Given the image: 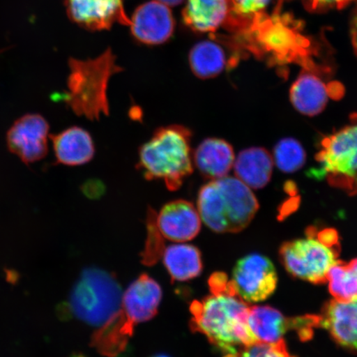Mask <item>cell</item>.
Here are the masks:
<instances>
[{
    "label": "cell",
    "mask_w": 357,
    "mask_h": 357,
    "mask_svg": "<svg viewBox=\"0 0 357 357\" xmlns=\"http://www.w3.org/2000/svg\"><path fill=\"white\" fill-rule=\"evenodd\" d=\"M208 287V296L191 303V328L204 335L222 357H239L257 342L248 324L251 307L222 272L211 275Z\"/></svg>",
    "instance_id": "obj_1"
},
{
    "label": "cell",
    "mask_w": 357,
    "mask_h": 357,
    "mask_svg": "<svg viewBox=\"0 0 357 357\" xmlns=\"http://www.w3.org/2000/svg\"><path fill=\"white\" fill-rule=\"evenodd\" d=\"M192 131L183 125L160 127L138 153L137 169L147 181H162L169 191L181 189L194 172Z\"/></svg>",
    "instance_id": "obj_2"
},
{
    "label": "cell",
    "mask_w": 357,
    "mask_h": 357,
    "mask_svg": "<svg viewBox=\"0 0 357 357\" xmlns=\"http://www.w3.org/2000/svg\"><path fill=\"white\" fill-rule=\"evenodd\" d=\"M162 298L160 284L149 275H142L123 293L117 312L93 334L92 347L107 357L121 354L136 326L158 314Z\"/></svg>",
    "instance_id": "obj_3"
},
{
    "label": "cell",
    "mask_w": 357,
    "mask_h": 357,
    "mask_svg": "<svg viewBox=\"0 0 357 357\" xmlns=\"http://www.w3.org/2000/svg\"><path fill=\"white\" fill-rule=\"evenodd\" d=\"M198 211L205 225L218 234L239 233L255 217L259 204L251 188L236 177L225 176L201 187Z\"/></svg>",
    "instance_id": "obj_4"
},
{
    "label": "cell",
    "mask_w": 357,
    "mask_h": 357,
    "mask_svg": "<svg viewBox=\"0 0 357 357\" xmlns=\"http://www.w3.org/2000/svg\"><path fill=\"white\" fill-rule=\"evenodd\" d=\"M70 75L63 100L73 113L91 121L109 114L108 88L113 75L123 69L107 49L93 59L69 61Z\"/></svg>",
    "instance_id": "obj_5"
},
{
    "label": "cell",
    "mask_w": 357,
    "mask_h": 357,
    "mask_svg": "<svg viewBox=\"0 0 357 357\" xmlns=\"http://www.w3.org/2000/svg\"><path fill=\"white\" fill-rule=\"evenodd\" d=\"M340 245L336 231L310 227L306 238L289 241L280 248L285 269L294 278L314 284L328 282L330 269L339 261Z\"/></svg>",
    "instance_id": "obj_6"
},
{
    "label": "cell",
    "mask_w": 357,
    "mask_h": 357,
    "mask_svg": "<svg viewBox=\"0 0 357 357\" xmlns=\"http://www.w3.org/2000/svg\"><path fill=\"white\" fill-rule=\"evenodd\" d=\"M123 293L113 274L92 267L84 270L71 291V314L82 322L100 328L121 305Z\"/></svg>",
    "instance_id": "obj_7"
},
{
    "label": "cell",
    "mask_w": 357,
    "mask_h": 357,
    "mask_svg": "<svg viewBox=\"0 0 357 357\" xmlns=\"http://www.w3.org/2000/svg\"><path fill=\"white\" fill-rule=\"evenodd\" d=\"M317 177H327L329 184L354 195L357 192V114L350 123L324 138L316 155Z\"/></svg>",
    "instance_id": "obj_8"
},
{
    "label": "cell",
    "mask_w": 357,
    "mask_h": 357,
    "mask_svg": "<svg viewBox=\"0 0 357 357\" xmlns=\"http://www.w3.org/2000/svg\"><path fill=\"white\" fill-rule=\"evenodd\" d=\"M231 281L245 302L259 303L266 301L275 292L278 276L269 258L252 253L236 263Z\"/></svg>",
    "instance_id": "obj_9"
},
{
    "label": "cell",
    "mask_w": 357,
    "mask_h": 357,
    "mask_svg": "<svg viewBox=\"0 0 357 357\" xmlns=\"http://www.w3.org/2000/svg\"><path fill=\"white\" fill-rule=\"evenodd\" d=\"M248 324L257 342H278L291 330L296 331L303 341H307L311 338L314 329L319 327V317L287 318L274 307L253 306L250 307Z\"/></svg>",
    "instance_id": "obj_10"
},
{
    "label": "cell",
    "mask_w": 357,
    "mask_h": 357,
    "mask_svg": "<svg viewBox=\"0 0 357 357\" xmlns=\"http://www.w3.org/2000/svg\"><path fill=\"white\" fill-rule=\"evenodd\" d=\"M49 131L50 126L41 114L22 116L8 129V149L26 165L37 162L48 153Z\"/></svg>",
    "instance_id": "obj_11"
},
{
    "label": "cell",
    "mask_w": 357,
    "mask_h": 357,
    "mask_svg": "<svg viewBox=\"0 0 357 357\" xmlns=\"http://www.w3.org/2000/svg\"><path fill=\"white\" fill-rule=\"evenodd\" d=\"M130 20L129 26L134 38L149 46L167 43L176 28L171 8L155 0L138 6Z\"/></svg>",
    "instance_id": "obj_12"
},
{
    "label": "cell",
    "mask_w": 357,
    "mask_h": 357,
    "mask_svg": "<svg viewBox=\"0 0 357 357\" xmlns=\"http://www.w3.org/2000/svg\"><path fill=\"white\" fill-rule=\"evenodd\" d=\"M70 20L92 31L108 30L115 24L130 26L122 0H66Z\"/></svg>",
    "instance_id": "obj_13"
},
{
    "label": "cell",
    "mask_w": 357,
    "mask_h": 357,
    "mask_svg": "<svg viewBox=\"0 0 357 357\" xmlns=\"http://www.w3.org/2000/svg\"><path fill=\"white\" fill-rule=\"evenodd\" d=\"M201 221L198 209L185 199L172 201L156 213V225L160 234L176 243L194 239L200 231Z\"/></svg>",
    "instance_id": "obj_14"
},
{
    "label": "cell",
    "mask_w": 357,
    "mask_h": 357,
    "mask_svg": "<svg viewBox=\"0 0 357 357\" xmlns=\"http://www.w3.org/2000/svg\"><path fill=\"white\" fill-rule=\"evenodd\" d=\"M319 327L327 330L339 346L357 354V298L326 303L319 315Z\"/></svg>",
    "instance_id": "obj_15"
},
{
    "label": "cell",
    "mask_w": 357,
    "mask_h": 357,
    "mask_svg": "<svg viewBox=\"0 0 357 357\" xmlns=\"http://www.w3.org/2000/svg\"><path fill=\"white\" fill-rule=\"evenodd\" d=\"M230 15L229 0H187L182 11L184 24L197 33H215Z\"/></svg>",
    "instance_id": "obj_16"
},
{
    "label": "cell",
    "mask_w": 357,
    "mask_h": 357,
    "mask_svg": "<svg viewBox=\"0 0 357 357\" xmlns=\"http://www.w3.org/2000/svg\"><path fill=\"white\" fill-rule=\"evenodd\" d=\"M50 137L58 164L68 167L83 166L95 158V142L86 129L73 126Z\"/></svg>",
    "instance_id": "obj_17"
},
{
    "label": "cell",
    "mask_w": 357,
    "mask_h": 357,
    "mask_svg": "<svg viewBox=\"0 0 357 357\" xmlns=\"http://www.w3.org/2000/svg\"><path fill=\"white\" fill-rule=\"evenodd\" d=\"M194 166L204 178L217 180L227 176L234 167L233 146L221 138H206L193 153Z\"/></svg>",
    "instance_id": "obj_18"
},
{
    "label": "cell",
    "mask_w": 357,
    "mask_h": 357,
    "mask_svg": "<svg viewBox=\"0 0 357 357\" xmlns=\"http://www.w3.org/2000/svg\"><path fill=\"white\" fill-rule=\"evenodd\" d=\"M236 62L235 57L227 54L225 45L213 38L196 43L189 53L192 73L200 79L216 77Z\"/></svg>",
    "instance_id": "obj_19"
},
{
    "label": "cell",
    "mask_w": 357,
    "mask_h": 357,
    "mask_svg": "<svg viewBox=\"0 0 357 357\" xmlns=\"http://www.w3.org/2000/svg\"><path fill=\"white\" fill-rule=\"evenodd\" d=\"M290 101L294 109L307 116L318 115L333 96L331 88L314 73L305 71L290 88Z\"/></svg>",
    "instance_id": "obj_20"
},
{
    "label": "cell",
    "mask_w": 357,
    "mask_h": 357,
    "mask_svg": "<svg viewBox=\"0 0 357 357\" xmlns=\"http://www.w3.org/2000/svg\"><path fill=\"white\" fill-rule=\"evenodd\" d=\"M272 155L262 147H251L239 153L234 164L235 176L251 189H261L270 182L273 172Z\"/></svg>",
    "instance_id": "obj_21"
},
{
    "label": "cell",
    "mask_w": 357,
    "mask_h": 357,
    "mask_svg": "<svg viewBox=\"0 0 357 357\" xmlns=\"http://www.w3.org/2000/svg\"><path fill=\"white\" fill-rule=\"evenodd\" d=\"M163 261L174 280L188 281L202 272L203 263L197 248L184 243L169 245L165 249Z\"/></svg>",
    "instance_id": "obj_22"
},
{
    "label": "cell",
    "mask_w": 357,
    "mask_h": 357,
    "mask_svg": "<svg viewBox=\"0 0 357 357\" xmlns=\"http://www.w3.org/2000/svg\"><path fill=\"white\" fill-rule=\"evenodd\" d=\"M329 291L333 300L347 303L357 298V258L349 262L338 261L328 275Z\"/></svg>",
    "instance_id": "obj_23"
},
{
    "label": "cell",
    "mask_w": 357,
    "mask_h": 357,
    "mask_svg": "<svg viewBox=\"0 0 357 357\" xmlns=\"http://www.w3.org/2000/svg\"><path fill=\"white\" fill-rule=\"evenodd\" d=\"M272 158L276 167L284 173L296 172L306 162L305 149L300 142L294 138H284L279 141Z\"/></svg>",
    "instance_id": "obj_24"
},
{
    "label": "cell",
    "mask_w": 357,
    "mask_h": 357,
    "mask_svg": "<svg viewBox=\"0 0 357 357\" xmlns=\"http://www.w3.org/2000/svg\"><path fill=\"white\" fill-rule=\"evenodd\" d=\"M231 15L225 29L233 31L265 13L271 0H229Z\"/></svg>",
    "instance_id": "obj_25"
},
{
    "label": "cell",
    "mask_w": 357,
    "mask_h": 357,
    "mask_svg": "<svg viewBox=\"0 0 357 357\" xmlns=\"http://www.w3.org/2000/svg\"><path fill=\"white\" fill-rule=\"evenodd\" d=\"M146 227L149 236L144 254V262L146 266H151L155 264L164 252L162 235L156 225V213L153 209L149 208L147 212Z\"/></svg>",
    "instance_id": "obj_26"
},
{
    "label": "cell",
    "mask_w": 357,
    "mask_h": 357,
    "mask_svg": "<svg viewBox=\"0 0 357 357\" xmlns=\"http://www.w3.org/2000/svg\"><path fill=\"white\" fill-rule=\"evenodd\" d=\"M239 357H296L289 354L284 339L278 342H257L245 348Z\"/></svg>",
    "instance_id": "obj_27"
},
{
    "label": "cell",
    "mask_w": 357,
    "mask_h": 357,
    "mask_svg": "<svg viewBox=\"0 0 357 357\" xmlns=\"http://www.w3.org/2000/svg\"><path fill=\"white\" fill-rule=\"evenodd\" d=\"M355 0H303L307 10L312 13H324L333 10H342Z\"/></svg>",
    "instance_id": "obj_28"
},
{
    "label": "cell",
    "mask_w": 357,
    "mask_h": 357,
    "mask_svg": "<svg viewBox=\"0 0 357 357\" xmlns=\"http://www.w3.org/2000/svg\"><path fill=\"white\" fill-rule=\"evenodd\" d=\"M351 43L354 46V52L357 56V6L354 11L351 21Z\"/></svg>",
    "instance_id": "obj_29"
},
{
    "label": "cell",
    "mask_w": 357,
    "mask_h": 357,
    "mask_svg": "<svg viewBox=\"0 0 357 357\" xmlns=\"http://www.w3.org/2000/svg\"><path fill=\"white\" fill-rule=\"evenodd\" d=\"M159 3H162L169 8L180 6L185 0H155Z\"/></svg>",
    "instance_id": "obj_30"
},
{
    "label": "cell",
    "mask_w": 357,
    "mask_h": 357,
    "mask_svg": "<svg viewBox=\"0 0 357 357\" xmlns=\"http://www.w3.org/2000/svg\"><path fill=\"white\" fill-rule=\"evenodd\" d=\"M151 357H169V356L167 355H165V354H158V355H155V356H153Z\"/></svg>",
    "instance_id": "obj_31"
}]
</instances>
